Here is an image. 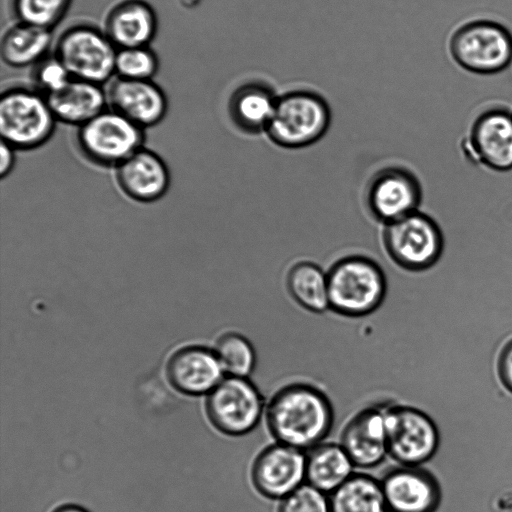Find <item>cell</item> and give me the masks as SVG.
<instances>
[{
	"label": "cell",
	"instance_id": "obj_32",
	"mask_svg": "<svg viewBox=\"0 0 512 512\" xmlns=\"http://www.w3.org/2000/svg\"><path fill=\"white\" fill-rule=\"evenodd\" d=\"M1 165H0V175L2 178H4L6 175H8L11 170L13 169L14 162H15V156H14V150L11 146H9L7 143L1 141Z\"/></svg>",
	"mask_w": 512,
	"mask_h": 512
},
{
	"label": "cell",
	"instance_id": "obj_4",
	"mask_svg": "<svg viewBox=\"0 0 512 512\" xmlns=\"http://www.w3.org/2000/svg\"><path fill=\"white\" fill-rule=\"evenodd\" d=\"M330 121V108L323 97L311 91H291L277 97L266 132L281 147L300 148L318 141Z\"/></svg>",
	"mask_w": 512,
	"mask_h": 512
},
{
	"label": "cell",
	"instance_id": "obj_15",
	"mask_svg": "<svg viewBox=\"0 0 512 512\" xmlns=\"http://www.w3.org/2000/svg\"><path fill=\"white\" fill-rule=\"evenodd\" d=\"M385 409L367 406L357 411L344 425L339 444L355 467L374 468L388 455Z\"/></svg>",
	"mask_w": 512,
	"mask_h": 512
},
{
	"label": "cell",
	"instance_id": "obj_12",
	"mask_svg": "<svg viewBox=\"0 0 512 512\" xmlns=\"http://www.w3.org/2000/svg\"><path fill=\"white\" fill-rule=\"evenodd\" d=\"M381 487L389 512H436L442 501V488L428 469L397 465L385 471Z\"/></svg>",
	"mask_w": 512,
	"mask_h": 512
},
{
	"label": "cell",
	"instance_id": "obj_2",
	"mask_svg": "<svg viewBox=\"0 0 512 512\" xmlns=\"http://www.w3.org/2000/svg\"><path fill=\"white\" fill-rule=\"evenodd\" d=\"M329 309L348 317L365 316L383 302L387 283L372 259L353 255L335 262L327 272Z\"/></svg>",
	"mask_w": 512,
	"mask_h": 512
},
{
	"label": "cell",
	"instance_id": "obj_28",
	"mask_svg": "<svg viewBox=\"0 0 512 512\" xmlns=\"http://www.w3.org/2000/svg\"><path fill=\"white\" fill-rule=\"evenodd\" d=\"M159 67L157 55L148 47L117 49L115 74L129 80H151Z\"/></svg>",
	"mask_w": 512,
	"mask_h": 512
},
{
	"label": "cell",
	"instance_id": "obj_31",
	"mask_svg": "<svg viewBox=\"0 0 512 512\" xmlns=\"http://www.w3.org/2000/svg\"><path fill=\"white\" fill-rule=\"evenodd\" d=\"M496 374L502 387L512 395V337L504 342L498 352Z\"/></svg>",
	"mask_w": 512,
	"mask_h": 512
},
{
	"label": "cell",
	"instance_id": "obj_19",
	"mask_svg": "<svg viewBox=\"0 0 512 512\" xmlns=\"http://www.w3.org/2000/svg\"><path fill=\"white\" fill-rule=\"evenodd\" d=\"M104 32L117 49L148 46L157 32V16L144 0H123L108 12Z\"/></svg>",
	"mask_w": 512,
	"mask_h": 512
},
{
	"label": "cell",
	"instance_id": "obj_24",
	"mask_svg": "<svg viewBox=\"0 0 512 512\" xmlns=\"http://www.w3.org/2000/svg\"><path fill=\"white\" fill-rule=\"evenodd\" d=\"M330 512H389L380 480L354 473L329 495Z\"/></svg>",
	"mask_w": 512,
	"mask_h": 512
},
{
	"label": "cell",
	"instance_id": "obj_23",
	"mask_svg": "<svg viewBox=\"0 0 512 512\" xmlns=\"http://www.w3.org/2000/svg\"><path fill=\"white\" fill-rule=\"evenodd\" d=\"M51 42L52 30L18 21L2 36L1 57L13 68L36 65L46 57Z\"/></svg>",
	"mask_w": 512,
	"mask_h": 512
},
{
	"label": "cell",
	"instance_id": "obj_3",
	"mask_svg": "<svg viewBox=\"0 0 512 512\" xmlns=\"http://www.w3.org/2000/svg\"><path fill=\"white\" fill-rule=\"evenodd\" d=\"M448 47L454 62L470 73L493 75L512 63V33L494 20L463 23L450 36Z\"/></svg>",
	"mask_w": 512,
	"mask_h": 512
},
{
	"label": "cell",
	"instance_id": "obj_18",
	"mask_svg": "<svg viewBox=\"0 0 512 512\" xmlns=\"http://www.w3.org/2000/svg\"><path fill=\"white\" fill-rule=\"evenodd\" d=\"M224 374L214 350L203 347L183 348L169 359L167 365L170 383L190 395L209 393Z\"/></svg>",
	"mask_w": 512,
	"mask_h": 512
},
{
	"label": "cell",
	"instance_id": "obj_26",
	"mask_svg": "<svg viewBox=\"0 0 512 512\" xmlns=\"http://www.w3.org/2000/svg\"><path fill=\"white\" fill-rule=\"evenodd\" d=\"M214 352L227 376L248 378L255 369L254 347L240 333L222 334L215 343Z\"/></svg>",
	"mask_w": 512,
	"mask_h": 512
},
{
	"label": "cell",
	"instance_id": "obj_8",
	"mask_svg": "<svg viewBox=\"0 0 512 512\" xmlns=\"http://www.w3.org/2000/svg\"><path fill=\"white\" fill-rule=\"evenodd\" d=\"M143 128L111 109L104 110L79 126L77 144L90 162L117 167L142 148Z\"/></svg>",
	"mask_w": 512,
	"mask_h": 512
},
{
	"label": "cell",
	"instance_id": "obj_33",
	"mask_svg": "<svg viewBox=\"0 0 512 512\" xmlns=\"http://www.w3.org/2000/svg\"><path fill=\"white\" fill-rule=\"evenodd\" d=\"M53 512H87L85 509L76 505H64L58 507Z\"/></svg>",
	"mask_w": 512,
	"mask_h": 512
},
{
	"label": "cell",
	"instance_id": "obj_22",
	"mask_svg": "<svg viewBox=\"0 0 512 512\" xmlns=\"http://www.w3.org/2000/svg\"><path fill=\"white\" fill-rule=\"evenodd\" d=\"M277 96L263 83H247L237 88L229 100V115L243 132L266 131L274 112Z\"/></svg>",
	"mask_w": 512,
	"mask_h": 512
},
{
	"label": "cell",
	"instance_id": "obj_27",
	"mask_svg": "<svg viewBox=\"0 0 512 512\" xmlns=\"http://www.w3.org/2000/svg\"><path fill=\"white\" fill-rule=\"evenodd\" d=\"M72 0H13L20 22L52 30L65 16Z\"/></svg>",
	"mask_w": 512,
	"mask_h": 512
},
{
	"label": "cell",
	"instance_id": "obj_7",
	"mask_svg": "<svg viewBox=\"0 0 512 512\" xmlns=\"http://www.w3.org/2000/svg\"><path fill=\"white\" fill-rule=\"evenodd\" d=\"M116 53V46L105 32L79 24L62 32L54 55L72 78L102 85L115 74Z\"/></svg>",
	"mask_w": 512,
	"mask_h": 512
},
{
	"label": "cell",
	"instance_id": "obj_20",
	"mask_svg": "<svg viewBox=\"0 0 512 512\" xmlns=\"http://www.w3.org/2000/svg\"><path fill=\"white\" fill-rule=\"evenodd\" d=\"M45 97L57 121L77 126L100 114L108 105L102 85L75 78Z\"/></svg>",
	"mask_w": 512,
	"mask_h": 512
},
{
	"label": "cell",
	"instance_id": "obj_11",
	"mask_svg": "<svg viewBox=\"0 0 512 512\" xmlns=\"http://www.w3.org/2000/svg\"><path fill=\"white\" fill-rule=\"evenodd\" d=\"M304 451L275 442L264 447L253 459L250 479L262 496L281 500L305 481Z\"/></svg>",
	"mask_w": 512,
	"mask_h": 512
},
{
	"label": "cell",
	"instance_id": "obj_1",
	"mask_svg": "<svg viewBox=\"0 0 512 512\" xmlns=\"http://www.w3.org/2000/svg\"><path fill=\"white\" fill-rule=\"evenodd\" d=\"M264 418L275 442L308 451L330 433L334 409L319 387L308 382H292L271 396Z\"/></svg>",
	"mask_w": 512,
	"mask_h": 512
},
{
	"label": "cell",
	"instance_id": "obj_10",
	"mask_svg": "<svg viewBox=\"0 0 512 512\" xmlns=\"http://www.w3.org/2000/svg\"><path fill=\"white\" fill-rule=\"evenodd\" d=\"M385 426L388 455L398 464L422 466L438 451V427L426 412L416 407H386Z\"/></svg>",
	"mask_w": 512,
	"mask_h": 512
},
{
	"label": "cell",
	"instance_id": "obj_6",
	"mask_svg": "<svg viewBox=\"0 0 512 512\" xmlns=\"http://www.w3.org/2000/svg\"><path fill=\"white\" fill-rule=\"evenodd\" d=\"M383 244L398 266L418 272L437 263L443 252L444 239L436 221L417 210L385 224Z\"/></svg>",
	"mask_w": 512,
	"mask_h": 512
},
{
	"label": "cell",
	"instance_id": "obj_16",
	"mask_svg": "<svg viewBox=\"0 0 512 512\" xmlns=\"http://www.w3.org/2000/svg\"><path fill=\"white\" fill-rule=\"evenodd\" d=\"M110 109L141 128L160 123L168 102L163 90L152 80H129L117 77L106 91Z\"/></svg>",
	"mask_w": 512,
	"mask_h": 512
},
{
	"label": "cell",
	"instance_id": "obj_21",
	"mask_svg": "<svg viewBox=\"0 0 512 512\" xmlns=\"http://www.w3.org/2000/svg\"><path fill=\"white\" fill-rule=\"evenodd\" d=\"M305 481L330 495L354 473V464L340 444L322 442L305 453Z\"/></svg>",
	"mask_w": 512,
	"mask_h": 512
},
{
	"label": "cell",
	"instance_id": "obj_9",
	"mask_svg": "<svg viewBox=\"0 0 512 512\" xmlns=\"http://www.w3.org/2000/svg\"><path fill=\"white\" fill-rule=\"evenodd\" d=\"M265 406L261 392L249 378L226 376L208 393L206 413L221 433L242 436L257 427Z\"/></svg>",
	"mask_w": 512,
	"mask_h": 512
},
{
	"label": "cell",
	"instance_id": "obj_29",
	"mask_svg": "<svg viewBox=\"0 0 512 512\" xmlns=\"http://www.w3.org/2000/svg\"><path fill=\"white\" fill-rule=\"evenodd\" d=\"M277 512H330L329 497L305 482L280 500Z\"/></svg>",
	"mask_w": 512,
	"mask_h": 512
},
{
	"label": "cell",
	"instance_id": "obj_5",
	"mask_svg": "<svg viewBox=\"0 0 512 512\" xmlns=\"http://www.w3.org/2000/svg\"><path fill=\"white\" fill-rule=\"evenodd\" d=\"M56 121L45 95L37 91L16 87L1 94V141L15 150H33L45 144Z\"/></svg>",
	"mask_w": 512,
	"mask_h": 512
},
{
	"label": "cell",
	"instance_id": "obj_13",
	"mask_svg": "<svg viewBox=\"0 0 512 512\" xmlns=\"http://www.w3.org/2000/svg\"><path fill=\"white\" fill-rule=\"evenodd\" d=\"M462 148L465 155L494 171L512 169V112L492 108L482 112L473 122Z\"/></svg>",
	"mask_w": 512,
	"mask_h": 512
},
{
	"label": "cell",
	"instance_id": "obj_17",
	"mask_svg": "<svg viewBox=\"0 0 512 512\" xmlns=\"http://www.w3.org/2000/svg\"><path fill=\"white\" fill-rule=\"evenodd\" d=\"M115 177L121 191L140 203L159 200L170 184L169 170L163 159L143 147L116 167Z\"/></svg>",
	"mask_w": 512,
	"mask_h": 512
},
{
	"label": "cell",
	"instance_id": "obj_14",
	"mask_svg": "<svg viewBox=\"0 0 512 512\" xmlns=\"http://www.w3.org/2000/svg\"><path fill=\"white\" fill-rule=\"evenodd\" d=\"M422 191L417 177L409 170L391 166L374 174L366 191L371 214L388 224L418 210Z\"/></svg>",
	"mask_w": 512,
	"mask_h": 512
},
{
	"label": "cell",
	"instance_id": "obj_25",
	"mask_svg": "<svg viewBox=\"0 0 512 512\" xmlns=\"http://www.w3.org/2000/svg\"><path fill=\"white\" fill-rule=\"evenodd\" d=\"M286 285L291 297L304 309L314 313L329 309L327 273L315 263L294 264L288 271Z\"/></svg>",
	"mask_w": 512,
	"mask_h": 512
},
{
	"label": "cell",
	"instance_id": "obj_30",
	"mask_svg": "<svg viewBox=\"0 0 512 512\" xmlns=\"http://www.w3.org/2000/svg\"><path fill=\"white\" fill-rule=\"evenodd\" d=\"M34 79L45 95L63 88L71 79V75L63 63L55 56H46L36 64Z\"/></svg>",
	"mask_w": 512,
	"mask_h": 512
}]
</instances>
